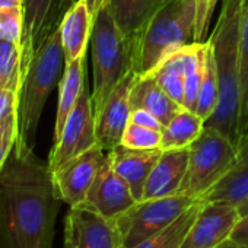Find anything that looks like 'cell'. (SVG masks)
<instances>
[{"label": "cell", "mask_w": 248, "mask_h": 248, "mask_svg": "<svg viewBox=\"0 0 248 248\" xmlns=\"http://www.w3.org/2000/svg\"><path fill=\"white\" fill-rule=\"evenodd\" d=\"M24 8L0 9V40L11 41L22 47Z\"/></svg>", "instance_id": "obj_29"}, {"label": "cell", "mask_w": 248, "mask_h": 248, "mask_svg": "<svg viewBox=\"0 0 248 248\" xmlns=\"http://www.w3.org/2000/svg\"><path fill=\"white\" fill-rule=\"evenodd\" d=\"M107 156L99 145H95L89 151L67 161L53 172L54 186L60 200L70 207L80 206Z\"/></svg>", "instance_id": "obj_11"}, {"label": "cell", "mask_w": 248, "mask_h": 248, "mask_svg": "<svg viewBox=\"0 0 248 248\" xmlns=\"http://www.w3.org/2000/svg\"><path fill=\"white\" fill-rule=\"evenodd\" d=\"M238 207L223 202H204L180 248H216L229 239L239 220Z\"/></svg>", "instance_id": "obj_12"}, {"label": "cell", "mask_w": 248, "mask_h": 248, "mask_svg": "<svg viewBox=\"0 0 248 248\" xmlns=\"http://www.w3.org/2000/svg\"><path fill=\"white\" fill-rule=\"evenodd\" d=\"M161 154L162 149H133L121 143L108 151L112 168L127 183L138 202L142 200L148 178Z\"/></svg>", "instance_id": "obj_15"}, {"label": "cell", "mask_w": 248, "mask_h": 248, "mask_svg": "<svg viewBox=\"0 0 248 248\" xmlns=\"http://www.w3.org/2000/svg\"><path fill=\"white\" fill-rule=\"evenodd\" d=\"M16 142V115L0 121V171L3 170Z\"/></svg>", "instance_id": "obj_31"}, {"label": "cell", "mask_w": 248, "mask_h": 248, "mask_svg": "<svg viewBox=\"0 0 248 248\" xmlns=\"http://www.w3.org/2000/svg\"><path fill=\"white\" fill-rule=\"evenodd\" d=\"M86 80V56L76 59L75 62L66 63L59 82V104L54 124V142L60 138L64 123L75 108L83 83Z\"/></svg>", "instance_id": "obj_21"}, {"label": "cell", "mask_w": 248, "mask_h": 248, "mask_svg": "<svg viewBox=\"0 0 248 248\" xmlns=\"http://www.w3.org/2000/svg\"><path fill=\"white\" fill-rule=\"evenodd\" d=\"M196 202V199L181 194L136 202L114 217L121 233L123 248H132L162 231Z\"/></svg>", "instance_id": "obj_7"}, {"label": "cell", "mask_w": 248, "mask_h": 248, "mask_svg": "<svg viewBox=\"0 0 248 248\" xmlns=\"http://www.w3.org/2000/svg\"><path fill=\"white\" fill-rule=\"evenodd\" d=\"M162 132L130 123L124 130L121 145L133 149H161Z\"/></svg>", "instance_id": "obj_28"}, {"label": "cell", "mask_w": 248, "mask_h": 248, "mask_svg": "<svg viewBox=\"0 0 248 248\" xmlns=\"http://www.w3.org/2000/svg\"><path fill=\"white\" fill-rule=\"evenodd\" d=\"M93 64L92 104L95 117L104 108L117 85L133 70V48L104 6L93 18L91 34Z\"/></svg>", "instance_id": "obj_5"}, {"label": "cell", "mask_w": 248, "mask_h": 248, "mask_svg": "<svg viewBox=\"0 0 248 248\" xmlns=\"http://www.w3.org/2000/svg\"><path fill=\"white\" fill-rule=\"evenodd\" d=\"M238 149L217 129L204 126L188 146V165L178 194L203 199L232 168Z\"/></svg>", "instance_id": "obj_6"}, {"label": "cell", "mask_w": 248, "mask_h": 248, "mask_svg": "<svg viewBox=\"0 0 248 248\" xmlns=\"http://www.w3.org/2000/svg\"><path fill=\"white\" fill-rule=\"evenodd\" d=\"M136 202L138 200L135 199L127 183L112 168L107 152V156L88 191L85 202L78 207H83L105 217L114 219L132 207Z\"/></svg>", "instance_id": "obj_13"}, {"label": "cell", "mask_w": 248, "mask_h": 248, "mask_svg": "<svg viewBox=\"0 0 248 248\" xmlns=\"http://www.w3.org/2000/svg\"><path fill=\"white\" fill-rule=\"evenodd\" d=\"M170 0H107V9L130 44Z\"/></svg>", "instance_id": "obj_17"}, {"label": "cell", "mask_w": 248, "mask_h": 248, "mask_svg": "<svg viewBox=\"0 0 248 248\" xmlns=\"http://www.w3.org/2000/svg\"><path fill=\"white\" fill-rule=\"evenodd\" d=\"M216 248H244V247H241V245H238L236 242H233V241L228 239V241H225L223 244H220V245H219V247H216Z\"/></svg>", "instance_id": "obj_38"}, {"label": "cell", "mask_w": 248, "mask_h": 248, "mask_svg": "<svg viewBox=\"0 0 248 248\" xmlns=\"http://www.w3.org/2000/svg\"><path fill=\"white\" fill-rule=\"evenodd\" d=\"M202 203H203L202 199L197 200L167 228L154 233L152 236L146 238L145 241L139 242L132 248H180L202 207Z\"/></svg>", "instance_id": "obj_25"}, {"label": "cell", "mask_w": 248, "mask_h": 248, "mask_svg": "<svg viewBox=\"0 0 248 248\" xmlns=\"http://www.w3.org/2000/svg\"><path fill=\"white\" fill-rule=\"evenodd\" d=\"M22 47L0 40V88L18 91L21 82Z\"/></svg>", "instance_id": "obj_26"}, {"label": "cell", "mask_w": 248, "mask_h": 248, "mask_svg": "<svg viewBox=\"0 0 248 248\" xmlns=\"http://www.w3.org/2000/svg\"><path fill=\"white\" fill-rule=\"evenodd\" d=\"M229 239L236 242L238 245H241L244 248H248V215L239 217V220L235 225Z\"/></svg>", "instance_id": "obj_34"}, {"label": "cell", "mask_w": 248, "mask_h": 248, "mask_svg": "<svg viewBox=\"0 0 248 248\" xmlns=\"http://www.w3.org/2000/svg\"><path fill=\"white\" fill-rule=\"evenodd\" d=\"M78 0H24V38L21 70L60 28Z\"/></svg>", "instance_id": "obj_9"}, {"label": "cell", "mask_w": 248, "mask_h": 248, "mask_svg": "<svg viewBox=\"0 0 248 248\" xmlns=\"http://www.w3.org/2000/svg\"><path fill=\"white\" fill-rule=\"evenodd\" d=\"M204 121L187 108L180 109L162 129L161 149H183L188 148L203 132Z\"/></svg>", "instance_id": "obj_23"}, {"label": "cell", "mask_w": 248, "mask_h": 248, "mask_svg": "<svg viewBox=\"0 0 248 248\" xmlns=\"http://www.w3.org/2000/svg\"><path fill=\"white\" fill-rule=\"evenodd\" d=\"M24 8V0H0V9Z\"/></svg>", "instance_id": "obj_36"}, {"label": "cell", "mask_w": 248, "mask_h": 248, "mask_svg": "<svg viewBox=\"0 0 248 248\" xmlns=\"http://www.w3.org/2000/svg\"><path fill=\"white\" fill-rule=\"evenodd\" d=\"M64 64L60 28L34 54L21 70L16 98V142L15 154L24 156L34 152L38 123Z\"/></svg>", "instance_id": "obj_3"}, {"label": "cell", "mask_w": 248, "mask_h": 248, "mask_svg": "<svg viewBox=\"0 0 248 248\" xmlns=\"http://www.w3.org/2000/svg\"><path fill=\"white\" fill-rule=\"evenodd\" d=\"M138 76L139 75L136 72H130L124 78L112 91L104 108L95 117L96 143L107 152L121 143L124 130L127 127L132 112L130 91Z\"/></svg>", "instance_id": "obj_14"}, {"label": "cell", "mask_w": 248, "mask_h": 248, "mask_svg": "<svg viewBox=\"0 0 248 248\" xmlns=\"http://www.w3.org/2000/svg\"><path fill=\"white\" fill-rule=\"evenodd\" d=\"M18 91L0 88V121H5L16 115Z\"/></svg>", "instance_id": "obj_32"}, {"label": "cell", "mask_w": 248, "mask_h": 248, "mask_svg": "<svg viewBox=\"0 0 248 248\" xmlns=\"http://www.w3.org/2000/svg\"><path fill=\"white\" fill-rule=\"evenodd\" d=\"M248 139V0L242 3L238 63V126L236 149Z\"/></svg>", "instance_id": "obj_22"}, {"label": "cell", "mask_w": 248, "mask_h": 248, "mask_svg": "<svg viewBox=\"0 0 248 248\" xmlns=\"http://www.w3.org/2000/svg\"><path fill=\"white\" fill-rule=\"evenodd\" d=\"M188 165V148L162 151L143 190L142 200L178 194Z\"/></svg>", "instance_id": "obj_16"}, {"label": "cell", "mask_w": 248, "mask_h": 248, "mask_svg": "<svg viewBox=\"0 0 248 248\" xmlns=\"http://www.w3.org/2000/svg\"><path fill=\"white\" fill-rule=\"evenodd\" d=\"M244 0H222L216 25L209 35L213 50L219 99L213 115L204 126L217 129L236 146L238 126V63L241 41V16Z\"/></svg>", "instance_id": "obj_2"}, {"label": "cell", "mask_w": 248, "mask_h": 248, "mask_svg": "<svg viewBox=\"0 0 248 248\" xmlns=\"http://www.w3.org/2000/svg\"><path fill=\"white\" fill-rule=\"evenodd\" d=\"M105 3H107V0H86V5L89 8V12L92 15V18L96 16V14L105 6Z\"/></svg>", "instance_id": "obj_35"}, {"label": "cell", "mask_w": 248, "mask_h": 248, "mask_svg": "<svg viewBox=\"0 0 248 248\" xmlns=\"http://www.w3.org/2000/svg\"><path fill=\"white\" fill-rule=\"evenodd\" d=\"M60 203L48 161L12 151L0 171V248H53Z\"/></svg>", "instance_id": "obj_1"}, {"label": "cell", "mask_w": 248, "mask_h": 248, "mask_svg": "<svg viewBox=\"0 0 248 248\" xmlns=\"http://www.w3.org/2000/svg\"><path fill=\"white\" fill-rule=\"evenodd\" d=\"M95 145H98L96 118L92 104V92L85 80L79 99L64 123L60 138L53 143V149L48 156L50 170H57Z\"/></svg>", "instance_id": "obj_8"}, {"label": "cell", "mask_w": 248, "mask_h": 248, "mask_svg": "<svg viewBox=\"0 0 248 248\" xmlns=\"http://www.w3.org/2000/svg\"><path fill=\"white\" fill-rule=\"evenodd\" d=\"M130 123H135V124H139V126H143V127H149V129H155V130H161L164 129L162 123L149 111L146 109H142V108H136V109H132L130 112Z\"/></svg>", "instance_id": "obj_33"}, {"label": "cell", "mask_w": 248, "mask_h": 248, "mask_svg": "<svg viewBox=\"0 0 248 248\" xmlns=\"http://www.w3.org/2000/svg\"><path fill=\"white\" fill-rule=\"evenodd\" d=\"M217 0H196V25L194 43H206L209 40L210 21Z\"/></svg>", "instance_id": "obj_30"}, {"label": "cell", "mask_w": 248, "mask_h": 248, "mask_svg": "<svg viewBox=\"0 0 248 248\" xmlns=\"http://www.w3.org/2000/svg\"><path fill=\"white\" fill-rule=\"evenodd\" d=\"M203 51H204V43H199L184 73V108L190 111H194L196 101H197L202 69H203Z\"/></svg>", "instance_id": "obj_27"}, {"label": "cell", "mask_w": 248, "mask_h": 248, "mask_svg": "<svg viewBox=\"0 0 248 248\" xmlns=\"http://www.w3.org/2000/svg\"><path fill=\"white\" fill-rule=\"evenodd\" d=\"M64 248H123V239L115 219L70 207L64 217Z\"/></svg>", "instance_id": "obj_10"}, {"label": "cell", "mask_w": 248, "mask_h": 248, "mask_svg": "<svg viewBox=\"0 0 248 248\" xmlns=\"http://www.w3.org/2000/svg\"><path fill=\"white\" fill-rule=\"evenodd\" d=\"M92 25L93 18L89 12L86 0H78L66 14L60 25L64 64L86 54L88 43L91 41Z\"/></svg>", "instance_id": "obj_18"}, {"label": "cell", "mask_w": 248, "mask_h": 248, "mask_svg": "<svg viewBox=\"0 0 248 248\" xmlns=\"http://www.w3.org/2000/svg\"><path fill=\"white\" fill-rule=\"evenodd\" d=\"M196 0H170L132 43L133 70L151 73L172 50L194 43Z\"/></svg>", "instance_id": "obj_4"}, {"label": "cell", "mask_w": 248, "mask_h": 248, "mask_svg": "<svg viewBox=\"0 0 248 248\" xmlns=\"http://www.w3.org/2000/svg\"><path fill=\"white\" fill-rule=\"evenodd\" d=\"M248 199V139L238 148V154L228 174L202 199L204 202H223L233 206Z\"/></svg>", "instance_id": "obj_20"}, {"label": "cell", "mask_w": 248, "mask_h": 248, "mask_svg": "<svg viewBox=\"0 0 248 248\" xmlns=\"http://www.w3.org/2000/svg\"><path fill=\"white\" fill-rule=\"evenodd\" d=\"M236 207H238V212H239V216H241V217L245 216V215H248V199L244 200V202H242L241 204H238Z\"/></svg>", "instance_id": "obj_37"}, {"label": "cell", "mask_w": 248, "mask_h": 248, "mask_svg": "<svg viewBox=\"0 0 248 248\" xmlns=\"http://www.w3.org/2000/svg\"><path fill=\"white\" fill-rule=\"evenodd\" d=\"M130 107L132 109L142 108L152 112L162 123V126L183 109L181 105L167 95L152 75L138 76L130 91Z\"/></svg>", "instance_id": "obj_19"}, {"label": "cell", "mask_w": 248, "mask_h": 248, "mask_svg": "<svg viewBox=\"0 0 248 248\" xmlns=\"http://www.w3.org/2000/svg\"><path fill=\"white\" fill-rule=\"evenodd\" d=\"M217 99H219V85H217L215 57H213V50H212L209 41H206L204 51H203L202 79H200L194 112L206 123L213 115V112L217 107Z\"/></svg>", "instance_id": "obj_24"}]
</instances>
